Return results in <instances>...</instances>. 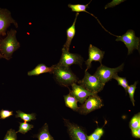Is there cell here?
Instances as JSON below:
<instances>
[{
	"instance_id": "ac0fdd59",
	"label": "cell",
	"mask_w": 140,
	"mask_h": 140,
	"mask_svg": "<svg viewBox=\"0 0 140 140\" xmlns=\"http://www.w3.org/2000/svg\"><path fill=\"white\" fill-rule=\"evenodd\" d=\"M131 130L140 128V112L135 114L131 119L129 123Z\"/></svg>"
},
{
	"instance_id": "d4e9b609",
	"label": "cell",
	"mask_w": 140,
	"mask_h": 140,
	"mask_svg": "<svg viewBox=\"0 0 140 140\" xmlns=\"http://www.w3.org/2000/svg\"><path fill=\"white\" fill-rule=\"evenodd\" d=\"M124 0H113L111 2L105 6V9L108 8L114 7L124 1Z\"/></svg>"
},
{
	"instance_id": "2e32d148",
	"label": "cell",
	"mask_w": 140,
	"mask_h": 140,
	"mask_svg": "<svg viewBox=\"0 0 140 140\" xmlns=\"http://www.w3.org/2000/svg\"><path fill=\"white\" fill-rule=\"evenodd\" d=\"M91 1L88 4L86 5H83L81 4H69L68 5V6L69 8H70L72 11L73 12H84L87 13H88L91 15L92 16L95 18L98 21V22L101 25L99 21L98 20L97 17H96L94 15L89 12H87L86 10V8H89L88 5L90 4Z\"/></svg>"
},
{
	"instance_id": "277c9868",
	"label": "cell",
	"mask_w": 140,
	"mask_h": 140,
	"mask_svg": "<svg viewBox=\"0 0 140 140\" xmlns=\"http://www.w3.org/2000/svg\"><path fill=\"white\" fill-rule=\"evenodd\" d=\"M124 63L115 68H110L101 64L98 67L94 75L97 78L104 84L111 80L117 73L122 71Z\"/></svg>"
},
{
	"instance_id": "44dd1931",
	"label": "cell",
	"mask_w": 140,
	"mask_h": 140,
	"mask_svg": "<svg viewBox=\"0 0 140 140\" xmlns=\"http://www.w3.org/2000/svg\"><path fill=\"white\" fill-rule=\"evenodd\" d=\"M20 125L18 130L16 132V133L19 132L23 134H25L28 131L31 130L34 127L33 125L30 124L26 122H19Z\"/></svg>"
},
{
	"instance_id": "484cf974",
	"label": "cell",
	"mask_w": 140,
	"mask_h": 140,
	"mask_svg": "<svg viewBox=\"0 0 140 140\" xmlns=\"http://www.w3.org/2000/svg\"><path fill=\"white\" fill-rule=\"evenodd\" d=\"M133 137L138 138H140V128L131 130Z\"/></svg>"
},
{
	"instance_id": "e0dca14e",
	"label": "cell",
	"mask_w": 140,
	"mask_h": 140,
	"mask_svg": "<svg viewBox=\"0 0 140 140\" xmlns=\"http://www.w3.org/2000/svg\"><path fill=\"white\" fill-rule=\"evenodd\" d=\"M17 114L15 115L16 118L20 117L25 122H28L31 120L36 119V114L34 113L31 114L25 113L20 110L16 111Z\"/></svg>"
},
{
	"instance_id": "30bf717a",
	"label": "cell",
	"mask_w": 140,
	"mask_h": 140,
	"mask_svg": "<svg viewBox=\"0 0 140 140\" xmlns=\"http://www.w3.org/2000/svg\"><path fill=\"white\" fill-rule=\"evenodd\" d=\"M72 90L69 89V94L75 97L80 103L83 104L88 97L90 96L97 95L88 91L81 86L74 83L71 85Z\"/></svg>"
},
{
	"instance_id": "7c38bea8",
	"label": "cell",
	"mask_w": 140,
	"mask_h": 140,
	"mask_svg": "<svg viewBox=\"0 0 140 140\" xmlns=\"http://www.w3.org/2000/svg\"><path fill=\"white\" fill-rule=\"evenodd\" d=\"M55 66V64L50 67H48L44 64H39L34 69L28 72L27 75L29 76L38 75L42 73H46L53 74Z\"/></svg>"
},
{
	"instance_id": "9c48e42d",
	"label": "cell",
	"mask_w": 140,
	"mask_h": 140,
	"mask_svg": "<svg viewBox=\"0 0 140 140\" xmlns=\"http://www.w3.org/2000/svg\"><path fill=\"white\" fill-rule=\"evenodd\" d=\"M11 23L16 28L18 27V24L11 17L10 11L7 9L0 8V37L6 35L7 29Z\"/></svg>"
},
{
	"instance_id": "ffe728a7",
	"label": "cell",
	"mask_w": 140,
	"mask_h": 140,
	"mask_svg": "<svg viewBox=\"0 0 140 140\" xmlns=\"http://www.w3.org/2000/svg\"><path fill=\"white\" fill-rule=\"evenodd\" d=\"M113 79H115L117 81L118 85L123 87L127 93L129 85L128 81L126 78L120 77L117 74L113 76Z\"/></svg>"
},
{
	"instance_id": "3957f363",
	"label": "cell",
	"mask_w": 140,
	"mask_h": 140,
	"mask_svg": "<svg viewBox=\"0 0 140 140\" xmlns=\"http://www.w3.org/2000/svg\"><path fill=\"white\" fill-rule=\"evenodd\" d=\"M78 83L88 91L97 94L103 90L105 85L97 78L86 71L84 77L79 80Z\"/></svg>"
},
{
	"instance_id": "4fadbf2b",
	"label": "cell",
	"mask_w": 140,
	"mask_h": 140,
	"mask_svg": "<svg viewBox=\"0 0 140 140\" xmlns=\"http://www.w3.org/2000/svg\"><path fill=\"white\" fill-rule=\"evenodd\" d=\"M79 13L77 12L75 17L72 25L66 30L67 39L66 41L63 46V48L69 51L71 41L75 33V24L77 17Z\"/></svg>"
},
{
	"instance_id": "5bb4252c",
	"label": "cell",
	"mask_w": 140,
	"mask_h": 140,
	"mask_svg": "<svg viewBox=\"0 0 140 140\" xmlns=\"http://www.w3.org/2000/svg\"><path fill=\"white\" fill-rule=\"evenodd\" d=\"M33 137L37 138L38 140H55L49 132L48 125L46 123L44 124L39 133L34 135Z\"/></svg>"
},
{
	"instance_id": "52a82bcc",
	"label": "cell",
	"mask_w": 140,
	"mask_h": 140,
	"mask_svg": "<svg viewBox=\"0 0 140 140\" xmlns=\"http://www.w3.org/2000/svg\"><path fill=\"white\" fill-rule=\"evenodd\" d=\"M63 120L71 140H88L87 135L81 127L68 119L63 118Z\"/></svg>"
},
{
	"instance_id": "603a6c76",
	"label": "cell",
	"mask_w": 140,
	"mask_h": 140,
	"mask_svg": "<svg viewBox=\"0 0 140 140\" xmlns=\"http://www.w3.org/2000/svg\"><path fill=\"white\" fill-rule=\"evenodd\" d=\"M16 134L15 130L10 129L8 131L3 140H17Z\"/></svg>"
},
{
	"instance_id": "9a60e30c",
	"label": "cell",
	"mask_w": 140,
	"mask_h": 140,
	"mask_svg": "<svg viewBox=\"0 0 140 140\" xmlns=\"http://www.w3.org/2000/svg\"><path fill=\"white\" fill-rule=\"evenodd\" d=\"M66 106L71 108L74 111L77 112L78 107L77 100L69 93L64 96Z\"/></svg>"
},
{
	"instance_id": "7a4b0ae2",
	"label": "cell",
	"mask_w": 140,
	"mask_h": 140,
	"mask_svg": "<svg viewBox=\"0 0 140 140\" xmlns=\"http://www.w3.org/2000/svg\"><path fill=\"white\" fill-rule=\"evenodd\" d=\"M53 74L58 84L67 87L73 83H76L79 80L69 67L60 66L56 64Z\"/></svg>"
},
{
	"instance_id": "d6986e66",
	"label": "cell",
	"mask_w": 140,
	"mask_h": 140,
	"mask_svg": "<svg viewBox=\"0 0 140 140\" xmlns=\"http://www.w3.org/2000/svg\"><path fill=\"white\" fill-rule=\"evenodd\" d=\"M104 133L102 128H97L91 134L87 136L88 140H99Z\"/></svg>"
},
{
	"instance_id": "6da1fadb",
	"label": "cell",
	"mask_w": 140,
	"mask_h": 140,
	"mask_svg": "<svg viewBox=\"0 0 140 140\" xmlns=\"http://www.w3.org/2000/svg\"><path fill=\"white\" fill-rule=\"evenodd\" d=\"M16 30L11 29L7 32V36L5 38L0 40L1 52L6 60L11 58L13 53L20 46L16 38Z\"/></svg>"
},
{
	"instance_id": "cb8c5ba5",
	"label": "cell",
	"mask_w": 140,
	"mask_h": 140,
	"mask_svg": "<svg viewBox=\"0 0 140 140\" xmlns=\"http://www.w3.org/2000/svg\"><path fill=\"white\" fill-rule=\"evenodd\" d=\"M13 111L8 110H1L0 111V119H4L13 115Z\"/></svg>"
},
{
	"instance_id": "5b68a950",
	"label": "cell",
	"mask_w": 140,
	"mask_h": 140,
	"mask_svg": "<svg viewBox=\"0 0 140 140\" xmlns=\"http://www.w3.org/2000/svg\"><path fill=\"white\" fill-rule=\"evenodd\" d=\"M103 106L102 99L97 95L90 96L83 104L78 107L77 112L81 114L86 115L101 108Z\"/></svg>"
},
{
	"instance_id": "ba28073f",
	"label": "cell",
	"mask_w": 140,
	"mask_h": 140,
	"mask_svg": "<svg viewBox=\"0 0 140 140\" xmlns=\"http://www.w3.org/2000/svg\"><path fill=\"white\" fill-rule=\"evenodd\" d=\"M117 37L116 40L123 42L128 48V55L132 53L134 50H138L139 39L135 36L133 30H129L122 36H117Z\"/></svg>"
},
{
	"instance_id": "4316f807",
	"label": "cell",
	"mask_w": 140,
	"mask_h": 140,
	"mask_svg": "<svg viewBox=\"0 0 140 140\" xmlns=\"http://www.w3.org/2000/svg\"><path fill=\"white\" fill-rule=\"evenodd\" d=\"M5 58L1 54V50L0 48V58Z\"/></svg>"
},
{
	"instance_id": "8fae6325",
	"label": "cell",
	"mask_w": 140,
	"mask_h": 140,
	"mask_svg": "<svg viewBox=\"0 0 140 140\" xmlns=\"http://www.w3.org/2000/svg\"><path fill=\"white\" fill-rule=\"evenodd\" d=\"M89 57L85 61L87 68L86 71L91 67L92 62L93 61H99L102 64V62L104 54V52L97 47L90 44L88 49Z\"/></svg>"
},
{
	"instance_id": "7402d4cb",
	"label": "cell",
	"mask_w": 140,
	"mask_h": 140,
	"mask_svg": "<svg viewBox=\"0 0 140 140\" xmlns=\"http://www.w3.org/2000/svg\"><path fill=\"white\" fill-rule=\"evenodd\" d=\"M137 83V81H136L134 84L129 86L127 90V93L129 94L130 100L134 106H135V101L134 98V94Z\"/></svg>"
},
{
	"instance_id": "8992f818",
	"label": "cell",
	"mask_w": 140,
	"mask_h": 140,
	"mask_svg": "<svg viewBox=\"0 0 140 140\" xmlns=\"http://www.w3.org/2000/svg\"><path fill=\"white\" fill-rule=\"evenodd\" d=\"M62 54L59 62L57 64L60 66L69 67L72 65H78L81 68L83 61L80 55L69 52L63 47L62 49Z\"/></svg>"
}]
</instances>
